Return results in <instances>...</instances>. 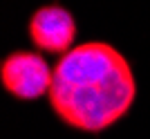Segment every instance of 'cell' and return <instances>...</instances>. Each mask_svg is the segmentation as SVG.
Returning a JSON list of instances; mask_svg holds the SVG:
<instances>
[{
  "instance_id": "3957f363",
  "label": "cell",
  "mask_w": 150,
  "mask_h": 139,
  "mask_svg": "<svg viewBox=\"0 0 150 139\" xmlns=\"http://www.w3.org/2000/svg\"><path fill=\"white\" fill-rule=\"evenodd\" d=\"M27 34L36 50L63 56L74 47L76 23L69 9L61 5H43L31 13L27 23Z\"/></svg>"
},
{
  "instance_id": "7a4b0ae2",
  "label": "cell",
  "mask_w": 150,
  "mask_h": 139,
  "mask_svg": "<svg viewBox=\"0 0 150 139\" xmlns=\"http://www.w3.org/2000/svg\"><path fill=\"white\" fill-rule=\"evenodd\" d=\"M52 79H54V67H50L45 56L38 52H11L2 58L0 65L2 88L20 101H34L50 94Z\"/></svg>"
},
{
  "instance_id": "6da1fadb",
  "label": "cell",
  "mask_w": 150,
  "mask_h": 139,
  "mask_svg": "<svg viewBox=\"0 0 150 139\" xmlns=\"http://www.w3.org/2000/svg\"><path fill=\"white\" fill-rule=\"evenodd\" d=\"M47 99L65 126L96 135L130 112L137 79L114 45L90 40L58 56Z\"/></svg>"
}]
</instances>
